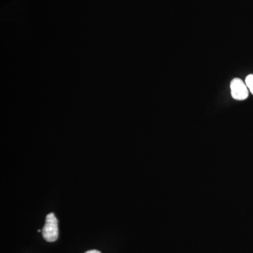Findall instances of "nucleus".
Instances as JSON below:
<instances>
[{
	"instance_id": "3",
	"label": "nucleus",
	"mask_w": 253,
	"mask_h": 253,
	"mask_svg": "<svg viewBox=\"0 0 253 253\" xmlns=\"http://www.w3.org/2000/svg\"><path fill=\"white\" fill-rule=\"evenodd\" d=\"M246 84L249 88V91L253 95V74L249 75L246 77Z\"/></svg>"
},
{
	"instance_id": "4",
	"label": "nucleus",
	"mask_w": 253,
	"mask_h": 253,
	"mask_svg": "<svg viewBox=\"0 0 253 253\" xmlns=\"http://www.w3.org/2000/svg\"><path fill=\"white\" fill-rule=\"evenodd\" d=\"M85 253H101L99 251H96V250H91V251H87Z\"/></svg>"
},
{
	"instance_id": "2",
	"label": "nucleus",
	"mask_w": 253,
	"mask_h": 253,
	"mask_svg": "<svg viewBox=\"0 0 253 253\" xmlns=\"http://www.w3.org/2000/svg\"><path fill=\"white\" fill-rule=\"evenodd\" d=\"M231 96L234 99L242 101L249 97V89L242 80L234 78L231 83Z\"/></svg>"
},
{
	"instance_id": "1",
	"label": "nucleus",
	"mask_w": 253,
	"mask_h": 253,
	"mask_svg": "<svg viewBox=\"0 0 253 253\" xmlns=\"http://www.w3.org/2000/svg\"><path fill=\"white\" fill-rule=\"evenodd\" d=\"M43 238L48 242H54L59 237L58 219L54 213L46 215L45 224L42 229Z\"/></svg>"
}]
</instances>
